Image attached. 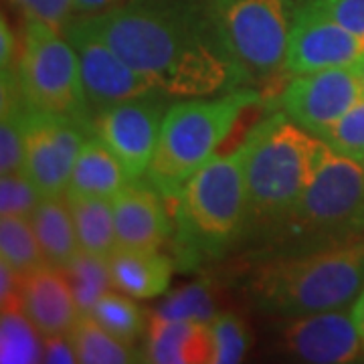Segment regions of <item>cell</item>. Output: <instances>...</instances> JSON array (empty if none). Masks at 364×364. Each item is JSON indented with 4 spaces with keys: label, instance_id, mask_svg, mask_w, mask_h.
Instances as JSON below:
<instances>
[{
    "label": "cell",
    "instance_id": "1",
    "mask_svg": "<svg viewBox=\"0 0 364 364\" xmlns=\"http://www.w3.org/2000/svg\"><path fill=\"white\" fill-rule=\"evenodd\" d=\"M79 18L170 97L251 87L207 0H126Z\"/></svg>",
    "mask_w": 364,
    "mask_h": 364
},
{
    "label": "cell",
    "instance_id": "2",
    "mask_svg": "<svg viewBox=\"0 0 364 364\" xmlns=\"http://www.w3.org/2000/svg\"><path fill=\"white\" fill-rule=\"evenodd\" d=\"M251 132L227 154H215L172 203L170 255L178 272H196L243 245L247 231Z\"/></svg>",
    "mask_w": 364,
    "mask_h": 364
},
{
    "label": "cell",
    "instance_id": "3",
    "mask_svg": "<svg viewBox=\"0 0 364 364\" xmlns=\"http://www.w3.org/2000/svg\"><path fill=\"white\" fill-rule=\"evenodd\" d=\"M241 287L259 312L277 318L348 308L364 289V233L328 247L253 259Z\"/></svg>",
    "mask_w": 364,
    "mask_h": 364
},
{
    "label": "cell",
    "instance_id": "4",
    "mask_svg": "<svg viewBox=\"0 0 364 364\" xmlns=\"http://www.w3.org/2000/svg\"><path fill=\"white\" fill-rule=\"evenodd\" d=\"M249 132L253 144L247 158V249L298 205L330 154L322 138L299 128L279 109Z\"/></svg>",
    "mask_w": 364,
    "mask_h": 364
},
{
    "label": "cell",
    "instance_id": "5",
    "mask_svg": "<svg viewBox=\"0 0 364 364\" xmlns=\"http://www.w3.org/2000/svg\"><path fill=\"white\" fill-rule=\"evenodd\" d=\"M364 233V164L330 150L282 221L249 247L253 259L328 247Z\"/></svg>",
    "mask_w": 364,
    "mask_h": 364
},
{
    "label": "cell",
    "instance_id": "6",
    "mask_svg": "<svg viewBox=\"0 0 364 364\" xmlns=\"http://www.w3.org/2000/svg\"><path fill=\"white\" fill-rule=\"evenodd\" d=\"M261 97L257 87H239L170 104L144 178L172 205L182 186L217 154L237 122L259 104Z\"/></svg>",
    "mask_w": 364,
    "mask_h": 364
},
{
    "label": "cell",
    "instance_id": "7",
    "mask_svg": "<svg viewBox=\"0 0 364 364\" xmlns=\"http://www.w3.org/2000/svg\"><path fill=\"white\" fill-rule=\"evenodd\" d=\"M14 75L31 109L73 117L93 128L79 57L61 31L26 18Z\"/></svg>",
    "mask_w": 364,
    "mask_h": 364
},
{
    "label": "cell",
    "instance_id": "8",
    "mask_svg": "<svg viewBox=\"0 0 364 364\" xmlns=\"http://www.w3.org/2000/svg\"><path fill=\"white\" fill-rule=\"evenodd\" d=\"M207 4L251 87L286 75L287 43L304 0H207Z\"/></svg>",
    "mask_w": 364,
    "mask_h": 364
},
{
    "label": "cell",
    "instance_id": "9",
    "mask_svg": "<svg viewBox=\"0 0 364 364\" xmlns=\"http://www.w3.org/2000/svg\"><path fill=\"white\" fill-rule=\"evenodd\" d=\"M275 97L279 112L320 138L364 97L363 63L291 75Z\"/></svg>",
    "mask_w": 364,
    "mask_h": 364
},
{
    "label": "cell",
    "instance_id": "10",
    "mask_svg": "<svg viewBox=\"0 0 364 364\" xmlns=\"http://www.w3.org/2000/svg\"><path fill=\"white\" fill-rule=\"evenodd\" d=\"M168 107L170 95L152 91L104 107L93 116V134L116 154L130 181L146 176Z\"/></svg>",
    "mask_w": 364,
    "mask_h": 364
},
{
    "label": "cell",
    "instance_id": "11",
    "mask_svg": "<svg viewBox=\"0 0 364 364\" xmlns=\"http://www.w3.org/2000/svg\"><path fill=\"white\" fill-rule=\"evenodd\" d=\"M91 134V126L73 117L45 114L28 107L23 170L35 182L41 195H65L75 160Z\"/></svg>",
    "mask_w": 364,
    "mask_h": 364
},
{
    "label": "cell",
    "instance_id": "12",
    "mask_svg": "<svg viewBox=\"0 0 364 364\" xmlns=\"http://www.w3.org/2000/svg\"><path fill=\"white\" fill-rule=\"evenodd\" d=\"M63 35L77 53L81 81L93 116L109 105L160 91L79 16L63 28Z\"/></svg>",
    "mask_w": 364,
    "mask_h": 364
},
{
    "label": "cell",
    "instance_id": "13",
    "mask_svg": "<svg viewBox=\"0 0 364 364\" xmlns=\"http://www.w3.org/2000/svg\"><path fill=\"white\" fill-rule=\"evenodd\" d=\"M364 61V43L338 25L320 4L304 0L291 26L284 73L286 77L316 73Z\"/></svg>",
    "mask_w": 364,
    "mask_h": 364
},
{
    "label": "cell",
    "instance_id": "14",
    "mask_svg": "<svg viewBox=\"0 0 364 364\" xmlns=\"http://www.w3.org/2000/svg\"><path fill=\"white\" fill-rule=\"evenodd\" d=\"M277 346L287 358L308 364H348L364 356L352 312L344 308L284 318Z\"/></svg>",
    "mask_w": 364,
    "mask_h": 364
},
{
    "label": "cell",
    "instance_id": "15",
    "mask_svg": "<svg viewBox=\"0 0 364 364\" xmlns=\"http://www.w3.org/2000/svg\"><path fill=\"white\" fill-rule=\"evenodd\" d=\"M168 200L146 181H130L114 196L119 249H162L174 231Z\"/></svg>",
    "mask_w": 364,
    "mask_h": 364
},
{
    "label": "cell",
    "instance_id": "16",
    "mask_svg": "<svg viewBox=\"0 0 364 364\" xmlns=\"http://www.w3.org/2000/svg\"><path fill=\"white\" fill-rule=\"evenodd\" d=\"M21 310L43 336L67 334L81 314L65 269L51 263L21 279Z\"/></svg>",
    "mask_w": 364,
    "mask_h": 364
},
{
    "label": "cell",
    "instance_id": "17",
    "mask_svg": "<svg viewBox=\"0 0 364 364\" xmlns=\"http://www.w3.org/2000/svg\"><path fill=\"white\" fill-rule=\"evenodd\" d=\"M208 324L188 320H158L150 316L144 340L142 363L207 364L210 363Z\"/></svg>",
    "mask_w": 364,
    "mask_h": 364
},
{
    "label": "cell",
    "instance_id": "18",
    "mask_svg": "<svg viewBox=\"0 0 364 364\" xmlns=\"http://www.w3.org/2000/svg\"><path fill=\"white\" fill-rule=\"evenodd\" d=\"M114 289L136 299H152L166 294L176 269L172 255L162 249H119L109 255Z\"/></svg>",
    "mask_w": 364,
    "mask_h": 364
},
{
    "label": "cell",
    "instance_id": "19",
    "mask_svg": "<svg viewBox=\"0 0 364 364\" xmlns=\"http://www.w3.org/2000/svg\"><path fill=\"white\" fill-rule=\"evenodd\" d=\"M130 182L122 162L104 140L91 134L79 152L65 195L114 198Z\"/></svg>",
    "mask_w": 364,
    "mask_h": 364
},
{
    "label": "cell",
    "instance_id": "20",
    "mask_svg": "<svg viewBox=\"0 0 364 364\" xmlns=\"http://www.w3.org/2000/svg\"><path fill=\"white\" fill-rule=\"evenodd\" d=\"M28 219L47 263L67 267L69 261L81 251L67 196H43Z\"/></svg>",
    "mask_w": 364,
    "mask_h": 364
},
{
    "label": "cell",
    "instance_id": "21",
    "mask_svg": "<svg viewBox=\"0 0 364 364\" xmlns=\"http://www.w3.org/2000/svg\"><path fill=\"white\" fill-rule=\"evenodd\" d=\"M65 196L75 223L79 249L91 255L109 259V255L117 249L114 198Z\"/></svg>",
    "mask_w": 364,
    "mask_h": 364
},
{
    "label": "cell",
    "instance_id": "22",
    "mask_svg": "<svg viewBox=\"0 0 364 364\" xmlns=\"http://www.w3.org/2000/svg\"><path fill=\"white\" fill-rule=\"evenodd\" d=\"M69 338L81 364H130L142 363V350L114 336L91 314H79Z\"/></svg>",
    "mask_w": 364,
    "mask_h": 364
},
{
    "label": "cell",
    "instance_id": "23",
    "mask_svg": "<svg viewBox=\"0 0 364 364\" xmlns=\"http://www.w3.org/2000/svg\"><path fill=\"white\" fill-rule=\"evenodd\" d=\"M0 257L21 277H26L47 265L31 219L0 217Z\"/></svg>",
    "mask_w": 364,
    "mask_h": 364
},
{
    "label": "cell",
    "instance_id": "24",
    "mask_svg": "<svg viewBox=\"0 0 364 364\" xmlns=\"http://www.w3.org/2000/svg\"><path fill=\"white\" fill-rule=\"evenodd\" d=\"M43 340H45V336L26 318L21 308L2 310V318H0V363H43Z\"/></svg>",
    "mask_w": 364,
    "mask_h": 364
},
{
    "label": "cell",
    "instance_id": "25",
    "mask_svg": "<svg viewBox=\"0 0 364 364\" xmlns=\"http://www.w3.org/2000/svg\"><path fill=\"white\" fill-rule=\"evenodd\" d=\"M90 314L105 330L132 346H136V342L148 332L150 316L136 301H132L130 296L122 291L117 294V289L104 294Z\"/></svg>",
    "mask_w": 364,
    "mask_h": 364
},
{
    "label": "cell",
    "instance_id": "26",
    "mask_svg": "<svg viewBox=\"0 0 364 364\" xmlns=\"http://www.w3.org/2000/svg\"><path fill=\"white\" fill-rule=\"evenodd\" d=\"M63 269L69 277V284H71L81 314H90L100 298L109 289H114L109 259L105 257L79 251Z\"/></svg>",
    "mask_w": 364,
    "mask_h": 364
},
{
    "label": "cell",
    "instance_id": "27",
    "mask_svg": "<svg viewBox=\"0 0 364 364\" xmlns=\"http://www.w3.org/2000/svg\"><path fill=\"white\" fill-rule=\"evenodd\" d=\"M217 304L207 282H193L166 296V299L150 314L158 320H188L210 324L217 316Z\"/></svg>",
    "mask_w": 364,
    "mask_h": 364
},
{
    "label": "cell",
    "instance_id": "28",
    "mask_svg": "<svg viewBox=\"0 0 364 364\" xmlns=\"http://www.w3.org/2000/svg\"><path fill=\"white\" fill-rule=\"evenodd\" d=\"M210 330V364H237L245 358L251 336L245 322L231 312L215 316L208 324Z\"/></svg>",
    "mask_w": 364,
    "mask_h": 364
},
{
    "label": "cell",
    "instance_id": "29",
    "mask_svg": "<svg viewBox=\"0 0 364 364\" xmlns=\"http://www.w3.org/2000/svg\"><path fill=\"white\" fill-rule=\"evenodd\" d=\"M320 138L332 152L364 164V97L352 105Z\"/></svg>",
    "mask_w": 364,
    "mask_h": 364
},
{
    "label": "cell",
    "instance_id": "30",
    "mask_svg": "<svg viewBox=\"0 0 364 364\" xmlns=\"http://www.w3.org/2000/svg\"><path fill=\"white\" fill-rule=\"evenodd\" d=\"M0 217H31L41 203V191L25 170L0 174Z\"/></svg>",
    "mask_w": 364,
    "mask_h": 364
},
{
    "label": "cell",
    "instance_id": "31",
    "mask_svg": "<svg viewBox=\"0 0 364 364\" xmlns=\"http://www.w3.org/2000/svg\"><path fill=\"white\" fill-rule=\"evenodd\" d=\"M25 14V18L41 21L55 31L65 28L75 14V0H11Z\"/></svg>",
    "mask_w": 364,
    "mask_h": 364
},
{
    "label": "cell",
    "instance_id": "32",
    "mask_svg": "<svg viewBox=\"0 0 364 364\" xmlns=\"http://www.w3.org/2000/svg\"><path fill=\"white\" fill-rule=\"evenodd\" d=\"M338 25L364 43V0H314Z\"/></svg>",
    "mask_w": 364,
    "mask_h": 364
},
{
    "label": "cell",
    "instance_id": "33",
    "mask_svg": "<svg viewBox=\"0 0 364 364\" xmlns=\"http://www.w3.org/2000/svg\"><path fill=\"white\" fill-rule=\"evenodd\" d=\"M43 363L47 364H73L77 363V354L73 342L67 334H53L43 340Z\"/></svg>",
    "mask_w": 364,
    "mask_h": 364
},
{
    "label": "cell",
    "instance_id": "34",
    "mask_svg": "<svg viewBox=\"0 0 364 364\" xmlns=\"http://www.w3.org/2000/svg\"><path fill=\"white\" fill-rule=\"evenodd\" d=\"M16 43H14V33L6 23V18L0 21V69L2 73L14 71L16 67Z\"/></svg>",
    "mask_w": 364,
    "mask_h": 364
},
{
    "label": "cell",
    "instance_id": "35",
    "mask_svg": "<svg viewBox=\"0 0 364 364\" xmlns=\"http://www.w3.org/2000/svg\"><path fill=\"white\" fill-rule=\"evenodd\" d=\"M126 0H75V14L77 16H91V14H100L124 4Z\"/></svg>",
    "mask_w": 364,
    "mask_h": 364
},
{
    "label": "cell",
    "instance_id": "36",
    "mask_svg": "<svg viewBox=\"0 0 364 364\" xmlns=\"http://www.w3.org/2000/svg\"><path fill=\"white\" fill-rule=\"evenodd\" d=\"M352 318H354V324L358 328V334H360L364 344V289L360 291V296L356 298V301L352 304Z\"/></svg>",
    "mask_w": 364,
    "mask_h": 364
},
{
    "label": "cell",
    "instance_id": "37",
    "mask_svg": "<svg viewBox=\"0 0 364 364\" xmlns=\"http://www.w3.org/2000/svg\"><path fill=\"white\" fill-rule=\"evenodd\" d=\"M363 77H364V61H363Z\"/></svg>",
    "mask_w": 364,
    "mask_h": 364
}]
</instances>
